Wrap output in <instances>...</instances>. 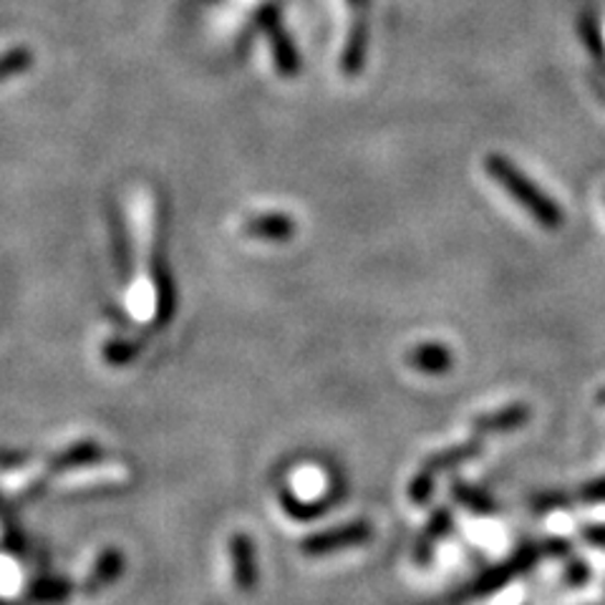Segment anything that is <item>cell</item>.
Segmentation results:
<instances>
[{
    "mask_svg": "<svg viewBox=\"0 0 605 605\" xmlns=\"http://www.w3.org/2000/svg\"><path fill=\"white\" fill-rule=\"evenodd\" d=\"M488 169L490 175L497 180L500 187H505V190L513 194V198L523 204V208L530 212V215L538 220L540 225L545 227H558L560 225V210L552 204L550 198H545V194L538 190V187L530 184L527 177H523L517 172V169L509 165V159L502 157H490L488 159Z\"/></svg>",
    "mask_w": 605,
    "mask_h": 605,
    "instance_id": "cell-1",
    "label": "cell"
}]
</instances>
